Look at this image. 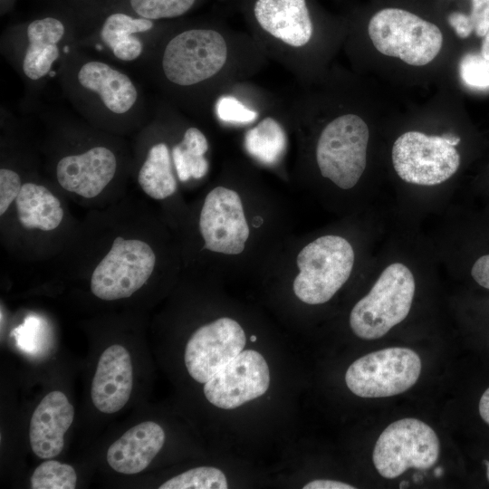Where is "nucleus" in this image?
<instances>
[{
	"mask_svg": "<svg viewBox=\"0 0 489 489\" xmlns=\"http://www.w3.org/2000/svg\"><path fill=\"white\" fill-rule=\"evenodd\" d=\"M367 31L378 52L412 66L432 62L443 45V33L436 23L400 5L375 9Z\"/></svg>",
	"mask_w": 489,
	"mask_h": 489,
	"instance_id": "f257e3e1",
	"label": "nucleus"
},
{
	"mask_svg": "<svg viewBox=\"0 0 489 489\" xmlns=\"http://www.w3.org/2000/svg\"><path fill=\"white\" fill-rule=\"evenodd\" d=\"M354 259V250L344 237L327 235L312 240L296 257L295 296L311 305L327 302L350 278Z\"/></svg>",
	"mask_w": 489,
	"mask_h": 489,
	"instance_id": "f03ea898",
	"label": "nucleus"
},
{
	"mask_svg": "<svg viewBox=\"0 0 489 489\" xmlns=\"http://www.w3.org/2000/svg\"><path fill=\"white\" fill-rule=\"evenodd\" d=\"M415 288L413 273L407 265H388L369 293L352 308L350 325L353 333L363 340L383 337L409 313Z\"/></svg>",
	"mask_w": 489,
	"mask_h": 489,
	"instance_id": "7ed1b4c3",
	"label": "nucleus"
},
{
	"mask_svg": "<svg viewBox=\"0 0 489 489\" xmlns=\"http://www.w3.org/2000/svg\"><path fill=\"white\" fill-rule=\"evenodd\" d=\"M369 139V127L356 114H343L330 121L315 150L321 176L341 189L355 187L366 168Z\"/></svg>",
	"mask_w": 489,
	"mask_h": 489,
	"instance_id": "20e7f679",
	"label": "nucleus"
},
{
	"mask_svg": "<svg viewBox=\"0 0 489 489\" xmlns=\"http://www.w3.org/2000/svg\"><path fill=\"white\" fill-rule=\"evenodd\" d=\"M460 138L454 135L429 136L420 131H407L394 142L391 158L398 176L405 182L436 186L449 179L460 166L456 146Z\"/></svg>",
	"mask_w": 489,
	"mask_h": 489,
	"instance_id": "39448f33",
	"label": "nucleus"
},
{
	"mask_svg": "<svg viewBox=\"0 0 489 489\" xmlns=\"http://www.w3.org/2000/svg\"><path fill=\"white\" fill-rule=\"evenodd\" d=\"M421 360L408 348L377 350L352 362L345 374L349 389L358 397L386 398L403 393L418 379Z\"/></svg>",
	"mask_w": 489,
	"mask_h": 489,
	"instance_id": "423d86ee",
	"label": "nucleus"
},
{
	"mask_svg": "<svg viewBox=\"0 0 489 489\" xmlns=\"http://www.w3.org/2000/svg\"><path fill=\"white\" fill-rule=\"evenodd\" d=\"M439 453V439L428 425L416 418H402L391 423L380 434L372 459L381 476L393 479L408 468H431Z\"/></svg>",
	"mask_w": 489,
	"mask_h": 489,
	"instance_id": "0eeeda50",
	"label": "nucleus"
},
{
	"mask_svg": "<svg viewBox=\"0 0 489 489\" xmlns=\"http://www.w3.org/2000/svg\"><path fill=\"white\" fill-rule=\"evenodd\" d=\"M227 59L224 36L213 29H189L167 44L162 68L171 82L189 86L216 75Z\"/></svg>",
	"mask_w": 489,
	"mask_h": 489,
	"instance_id": "6e6552de",
	"label": "nucleus"
},
{
	"mask_svg": "<svg viewBox=\"0 0 489 489\" xmlns=\"http://www.w3.org/2000/svg\"><path fill=\"white\" fill-rule=\"evenodd\" d=\"M156 255L149 244L117 237L91 277V291L98 298L114 301L131 296L150 277Z\"/></svg>",
	"mask_w": 489,
	"mask_h": 489,
	"instance_id": "1a4fd4ad",
	"label": "nucleus"
},
{
	"mask_svg": "<svg viewBox=\"0 0 489 489\" xmlns=\"http://www.w3.org/2000/svg\"><path fill=\"white\" fill-rule=\"evenodd\" d=\"M198 225L204 248L224 255L242 254L250 237L240 195L223 186L216 187L206 194Z\"/></svg>",
	"mask_w": 489,
	"mask_h": 489,
	"instance_id": "9d476101",
	"label": "nucleus"
},
{
	"mask_svg": "<svg viewBox=\"0 0 489 489\" xmlns=\"http://www.w3.org/2000/svg\"><path fill=\"white\" fill-rule=\"evenodd\" d=\"M270 385V370L263 355L243 350L205 383L206 398L215 407L233 409L264 395Z\"/></svg>",
	"mask_w": 489,
	"mask_h": 489,
	"instance_id": "9b49d317",
	"label": "nucleus"
},
{
	"mask_svg": "<svg viewBox=\"0 0 489 489\" xmlns=\"http://www.w3.org/2000/svg\"><path fill=\"white\" fill-rule=\"evenodd\" d=\"M245 333L234 319L222 317L198 328L185 349V365L190 377L205 384L225 364L244 350Z\"/></svg>",
	"mask_w": 489,
	"mask_h": 489,
	"instance_id": "f8f14e48",
	"label": "nucleus"
},
{
	"mask_svg": "<svg viewBox=\"0 0 489 489\" xmlns=\"http://www.w3.org/2000/svg\"><path fill=\"white\" fill-rule=\"evenodd\" d=\"M116 168L113 152L105 147H95L84 153L60 159L56 177L65 190L92 198L112 180Z\"/></svg>",
	"mask_w": 489,
	"mask_h": 489,
	"instance_id": "ddd939ff",
	"label": "nucleus"
},
{
	"mask_svg": "<svg viewBox=\"0 0 489 489\" xmlns=\"http://www.w3.org/2000/svg\"><path fill=\"white\" fill-rule=\"evenodd\" d=\"M132 386L133 369L129 351L121 345L110 346L101 355L91 382L93 405L103 413H115L127 404Z\"/></svg>",
	"mask_w": 489,
	"mask_h": 489,
	"instance_id": "4468645a",
	"label": "nucleus"
},
{
	"mask_svg": "<svg viewBox=\"0 0 489 489\" xmlns=\"http://www.w3.org/2000/svg\"><path fill=\"white\" fill-rule=\"evenodd\" d=\"M74 417V408L59 390L48 393L34 409L30 422V445L40 458L57 456L64 445V434Z\"/></svg>",
	"mask_w": 489,
	"mask_h": 489,
	"instance_id": "2eb2a0df",
	"label": "nucleus"
},
{
	"mask_svg": "<svg viewBox=\"0 0 489 489\" xmlns=\"http://www.w3.org/2000/svg\"><path fill=\"white\" fill-rule=\"evenodd\" d=\"M165 442L163 428L145 421L125 432L107 451V462L115 471L137 474L148 467Z\"/></svg>",
	"mask_w": 489,
	"mask_h": 489,
	"instance_id": "dca6fc26",
	"label": "nucleus"
},
{
	"mask_svg": "<svg viewBox=\"0 0 489 489\" xmlns=\"http://www.w3.org/2000/svg\"><path fill=\"white\" fill-rule=\"evenodd\" d=\"M82 87L99 94L112 112L129 111L136 102L138 92L131 80L124 73L101 62H89L78 72Z\"/></svg>",
	"mask_w": 489,
	"mask_h": 489,
	"instance_id": "f3484780",
	"label": "nucleus"
},
{
	"mask_svg": "<svg viewBox=\"0 0 489 489\" xmlns=\"http://www.w3.org/2000/svg\"><path fill=\"white\" fill-rule=\"evenodd\" d=\"M64 26L53 17L33 21L27 27L29 45L23 62L24 74L38 80L47 74L60 55L57 43L62 38Z\"/></svg>",
	"mask_w": 489,
	"mask_h": 489,
	"instance_id": "a211bd4d",
	"label": "nucleus"
},
{
	"mask_svg": "<svg viewBox=\"0 0 489 489\" xmlns=\"http://www.w3.org/2000/svg\"><path fill=\"white\" fill-rule=\"evenodd\" d=\"M15 206L19 222L27 229L54 230L63 218L60 200L45 187L34 183L22 186Z\"/></svg>",
	"mask_w": 489,
	"mask_h": 489,
	"instance_id": "6ab92c4d",
	"label": "nucleus"
},
{
	"mask_svg": "<svg viewBox=\"0 0 489 489\" xmlns=\"http://www.w3.org/2000/svg\"><path fill=\"white\" fill-rule=\"evenodd\" d=\"M142 190L150 197L161 200L177 190V180L172 172L170 155L165 143L151 147L138 177Z\"/></svg>",
	"mask_w": 489,
	"mask_h": 489,
	"instance_id": "aec40b11",
	"label": "nucleus"
},
{
	"mask_svg": "<svg viewBox=\"0 0 489 489\" xmlns=\"http://www.w3.org/2000/svg\"><path fill=\"white\" fill-rule=\"evenodd\" d=\"M208 149L206 136L195 127L188 128L181 140L172 149L173 162L180 181L200 179L208 170L205 154Z\"/></svg>",
	"mask_w": 489,
	"mask_h": 489,
	"instance_id": "412c9836",
	"label": "nucleus"
},
{
	"mask_svg": "<svg viewBox=\"0 0 489 489\" xmlns=\"http://www.w3.org/2000/svg\"><path fill=\"white\" fill-rule=\"evenodd\" d=\"M244 145L252 156L264 163L273 164L285 149L286 136L281 124L268 117L246 132Z\"/></svg>",
	"mask_w": 489,
	"mask_h": 489,
	"instance_id": "4be33fe9",
	"label": "nucleus"
},
{
	"mask_svg": "<svg viewBox=\"0 0 489 489\" xmlns=\"http://www.w3.org/2000/svg\"><path fill=\"white\" fill-rule=\"evenodd\" d=\"M153 27L151 20L133 18L128 14L117 13L110 14L104 22L101 32V40L112 51L134 42L135 33L146 32Z\"/></svg>",
	"mask_w": 489,
	"mask_h": 489,
	"instance_id": "5701e85b",
	"label": "nucleus"
},
{
	"mask_svg": "<svg viewBox=\"0 0 489 489\" xmlns=\"http://www.w3.org/2000/svg\"><path fill=\"white\" fill-rule=\"evenodd\" d=\"M224 472L213 466H199L185 471L163 483L159 489H226Z\"/></svg>",
	"mask_w": 489,
	"mask_h": 489,
	"instance_id": "b1692460",
	"label": "nucleus"
},
{
	"mask_svg": "<svg viewBox=\"0 0 489 489\" xmlns=\"http://www.w3.org/2000/svg\"><path fill=\"white\" fill-rule=\"evenodd\" d=\"M77 475L72 466L55 460L38 465L31 477L33 489H74Z\"/></svg>",
	"mask_w": 489,
	"mask_h": 489,
	"instance_id": "393cba45",
	"label": "nucleus"
},
{
	"mask_svg": "<svg viewBox=\"0 0 489 489\" xmlns=\"http://www.w3.org/2000/svg\"><path fill=\"white\" fill-rule=\"evenodd\" d=\"M197 0H130L132 9L149 20L174 18L186 14Z\"/></svg>",
	"mask_w": 489,
	"mask_h": 489,
	"instance_id": "a878e982",
	"label": "nucleus"
},
{
	"mask_svg": "<svg viewBox=\"0 0 489 489\" xmlns=\"http://www.w3.org/2000/svg\"><path fill=\"white\" fill-rule=\"evenodd\" d=\"M462 82L476 90H489V61L480 53H468L463 56L459 64Z\"/></svg>",
	"mask_w": 489,
	"mask_h": 489,
	"instance_id": "bb28decb",
	"label": "nucleus"
},
{
	"mask_svg": "<svg viewBox=\"0 0 489 489\" xmlns=\"http://www.w3.org/2000/svg\"><path fill=\"white\" fill-rule=\"evenodd\" d=\"M216 113L222 120L231 123H250L257 118L254 110L232 96H224L217 101Z\"/></svg>",
	"mask_w": 489,
	"mask_h": 489,
	"instance_id": "cd10ccee",
	"label": "nucleus"
},
{
	"mask_svg": "<svg viewBox=\"0 0 489 489\" xmlns=\"http://www.w3.org/2000/svg\"><path fill=\"white\" fill-rule=\"evenodd\" d=\"M19 175L14 170H0V215H4L14 201L22 187Z\"/></svg>",
	"mask_w": 489,
	"mask_h": 489,
	"instance_id": "c85d7f7f",
	"label": "nucleus"
},
{
	"mask_svg": "<svg viewBox=\"0 0 489 489\" xmlns=\"http://www.w3.org/2000/svg\"><path fill=\"white\" fill-rule=\"evenodd\" d=\"M446 22L461 39H467L474 34V25L468 10L455 9L450 11L446 15Z\"/></svg>",
	"mask_w": 489,
	"mask_h": 489,
	"instance_id": "c756f323",
	"label": "nucleus"
},
{
	"mask_svg": "<svg viewBox=\"0 0 489 489\" xmlns=\"http://www.w3.org/2000/svg\"><path fill=\"white\" fill-rule=\"evenodd\" d=\"M471 275L479 285L489 289V254H484L475 262Z\"/></svg>",
	"mask_w": 489,
	"mask_h": 489,
	"instance_id": "7c9ffc66",
	"label": "nucleus"
},
{
	"mask_svg": "<svg viewBox=\"0 0 489 489\" xmlns=\"http://www.w3.org/2000/svg\"><path fill=\"white\" fill-rule=\"evenodd\" d=\"M303 489H354L356 488L353 485L349 484L330 480V479H316L307 483Z\"/></svg>",
	"mask_w": 489,
	"mask_h": 489,
	"instance_id": "2f4dec72",
	"label": "nucleus"
},
{
	"mask_svg": "<svg viewBox=\"0 0 489 489\" xmlns=\"http://www.w3.org/2000/svg\"><path fill=\"white\" fill-rule=\"evenodd\" d=\"M478 409L483 420L489 425V388L483 393Z\"/></svg>",
	"mask_w": 489,
	"mask_h": 489,
	"instance_id": "473e14b6",
	"label": "nucleus"
},
{
	"mask_svg": "<svg viewBox=\"0 0 489 489\" xmlns=\"http://www.w3.org/2000/svg\"><path fill=\"white\" fill-rule=\"evenodd\" d=\"M479 53L485 60L489 61V31L483 38Z\"/></svg>",
	"mask_w": 489,
	"mask_h": 489,
	"instance_id": "72a5a7b5",
	"label": "nucleus"
},
{
	"mask_svg": "<svg viewBox=\"0 0 489 489\" xmlns=\"http://www.w3.org/2000/svg\"><path fill=\"white\" fill-rule=\"evenodd\" d=\"M442 474V469L441 467H436V470H435V475L436 476H440Z\"/></svg>",
	"mask_w": 489,
	"mask_h": 489,
	"instance_id": "f704fd0d",
	"label": "nucleus"
},
{
	"mask_svg": "<svg viewBox=\"0 0 489 489\" xmlns=\"http://www.w3.org/2000/svg\"><path fill=\"white\" fill-rule=\"evenodd\" d=\"M486 475H487V479L489 481V461L487 463V467H486Z\"/></svg>",
	"mask_w": 489,
	"mask_h": 489,
	"instance_id": "c9c22d12",
	"label": "nucleus"
},
{
	"mask_svg": "<svg viewBox=\"0 0 489 489\" xmlns=\"http://www.w3.org/2000/svg\"><path fill=\"white\" fill-rule=\"evenodd\" d=\"M251 340L254 342L256 340V336L255 335H252L251 336Z\"/></svg>",
	"mask_w": 489,
	"mask_h": 489,
	"instance_id": "e433bc0d",
	"label": "nucleus"
}]
</instances>
